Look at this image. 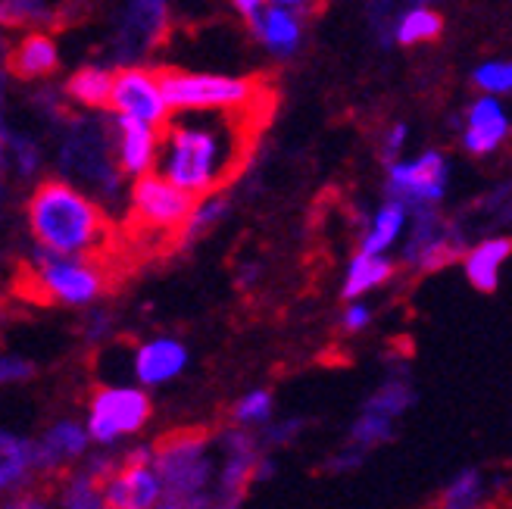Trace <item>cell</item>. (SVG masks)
Masks as SVG:
<instances>
[{"label": "cell", "instance_id": "20", "mask_svg": "<svg viewBox=\"0 0 512 509\" xmlns=\"http://www.w3.org/2000/svg\"><path fill=\"white\" fill-rule=\"evenodd\" d=\"M250 29L272 50V54L291 57L300 47V19L288 7H269L266 13L260 10L250 19Z\"/></svg>", "mask_w": 512, "mask_h": 509}, {"label": "cell", "instance_id": "24", "mask_svg": "<svg viewBox=\"0 0 512 509\" xmlns=\"http://www.w3.org/2000/svg\"><path fill=\"white\" fill-rule=\"evenodd\" d=\"M57 506L60 509H107L104 503V481H97L94 475H88L82 466L75 469L57 494Z\"/></svg>", "mask_w": 512, "mask_h": 509}, {"label": "cell", "instance_id": "18", "mask_svg": "<svg viewBox=\"0 0 512 509\" xmlns=\"http://www.w3.org/2000/svg\"><path fill=\"white\" fill-rule=\"evenodd\" d=\"M60 69V50L57 41L47 32H29L13 44V50L4 54V72L16 75V79H44Z\"/></svg>", "mask_w": 512, "mask_h": 509}, {"label": "cell", "instance_id": "28", "mask_svg": "<svg viewBox=\"0 0 512 509\" xmlns=\"http://www.w3.org/2000/svg\"><path fill=\"white\" fill-rule=\"evenodd\" d=\"M413 403H416V394H413V388H409V381L403 375H394L366 400L363 410L388 416V419H400Z\"/></svg>", "mask_w": 512, "mask_h": 509}, {"label": "cell", "instance_id": "43", "mask_svg": "<svg viewBox=\"0 0 512 509\" xmlns=\"http://www.w3.org/2000/svg\"><path fill=\"white\" fill-rule=\"evenodd\" d=\"M306 4H310V0H275V7H288V10H300Z\"/></svg>", "mask_w": 512, "mask_h": 509}, {"label": "cell", "instance_id": "42", "mask_svg": "<svg viewBox=\"0 0 512 509\" xmlns=\"http://www.w3.org/2000/svg\"><path fill=\"white\" fill-rule=\"evenodd\" d=\"M232 4H235V10H238V13H244V16H247V22H250L256 13L263 10L266 0H232Z\"/></svg>", "mask_w": 512, "mask_h": 509}, {"label": "cell", "instance_id": "25", "mask_svg": "<svg viewBox=\"0 0 512 509\" xmlns=\"http://www.w3.org/2000/svg\"><path fill=\"white\" fill-rule=\"evenodd\" d=\"M444 32L441 16L428 10V7H413L406 10L397 22H394V38L403 47H416V44H428Z\"/></svg>", "mask_w": 512, "mask_h": 509}, {"label": "cell", "instance_id": "6", "mask_svg": "<svg viewBox=\"0 0 512 509\" xmlns=\"http://www.w3.org/2000/svg\"><path fill=\"white\" fill-rule=\"evenodd\" d=\"M153 416V400L135 385H104L88 400L85 428L91 447H119L122 441L141 435Z\"/></svg>", "mask_w": 512, "mask_h": 509}, {"label": "cell", "instance_id": "15", "mask_svg": "<svg viewBox=\"0 0 512 509\" xmlns=\"http://www.w3.org/2000/svg\"><path fill=\"white\" fill-rule=\"evenodd\" d=\"M113 147H116V163L122 175H141L150 172L153 157H157V129L147 122H138L132 116L110 119Z\"/></svg>", "mask_w": 512, "mask_h": 509}, {"label": "cell", "instance_id": "27", "mask_svg": "<svg viewBox=\"0 0 512 509\" xmlns=\"http://www.w3.org/2000/svg\"><path fill=\"white\" fill-rule=\"evenodd\" d=\"M272 419H275V397L269 388H253V391L241 394L232 406V425H238V428L260 431Z\"/></svg>", "mask_w": 512, "mask_h": 509}, {"label": "cell", "instance_id": "34", "mask_svg": "<svg viewBox=\"0 0 512 509\" xmlns=\"http://www.w3.org/2000/svg\"><path fill=\"white\" fill-rule=\"evenodd\" d=\"M7 157L16 163V175L19 178H29L35 175L38 163H41V150L32 138L25 135H7Z\"/></svg>", "mask_w": 512, "mask_h": 509}, {"label": "cell", "instance_id": "4", "mask_svg": "<svg viewBox=\"0 0 512 509\" xmlns=\"http://www.w3.org/2000/svg\"><path fill=\"white\" fill-rule=\"evenodd\" d=\"M16 288L41 303H63V307H85L97 300L107 288V272H100L91 263L69 260L63 253L38 247L32 260H22L16 275Z\"/></svg>", "mask_w": 512, "mask_h": 509}, {"label": "cell", "instance_id": "33", "mask_svg": "<svg viewBox=\"0 0 512 509\" xmlns=\"http://www.w3.org/2000/svg\"><path fill=\"white\" fill-rule=\"evenodd\" d=\"M303 428H306V422L303 419H297V416H288V419H272L269 425H263L260 428V444H263V450H278V447H288V444H294L300 435H303Z\"/></svg>", "mask_w": 512, "mask_h": 509}, {"label": "cell", "instance_id": "37", "mask_svg": "<svg viewBox=\"0 0 512 509\" xmlns=\"http://www.w3.org/2000/svg\"><path fill=\"white\" fill-rule=\"evenodd\" d=\"M82 335L88 344H100V341H107L113 335V316L107 310H94L85 316L82 322Z\"/></svg>", "mask_w": 512, "mask_h": 509}, {"label": "cell", "instance_id": "9", "mask_svg": "<svg viewBox=\"0 0 512 509\" xmlns=\"http://www.w3.org/2000/svg\"><path fill=\"white\" fill-rule=\"evenodd\" d=\"M169 29V4L166 0H128L125 13L116 25L110 57L116 63H128L144 57L150 47H157Z\"/></svg>", "mask_w": 512, "mask_h": 509}, {"label": "cell", "instance_id": "7", "mask_svg": "<svg viewBox=\"0 0 512 509\" xmlns=\"http://www.w3.org/2000/svg\"><path fill=\"white\" fill-rule=\"evenodd\" d=\"M153 469L160 475L163 494H203L213 488L216 453L203 431H182V435H172L163 444H157Z\"/></svg>", "mask_w": 512, "mask_h": 509}, {"label": "cell", "instance_id": "16", "mask_svg": "<svg viewBox=\"0 0 512 509\" xmlns=\"http://www.w3.org/2000/svg\"><path fill=\"white\" fill-rule=\"evenodd\" d=\"M163 485L153 466H119L104 481L107 509H150L160 500Z\"/></svg>", "mask_w": 512, "mask_h": 509}, {"label": "cell", "instance_id": "30", "mask_svg": "<svg viewBox=\"0 0 512 509\" xmlns=\"http://www.w3.org/2000/svg\"><path fill=\"white\" fill-rule=\"evenodd\" d=\"M54 13L47 10L44 0H0V25L16 29V25H41L50 22Z\"/></svg>", "mask_w": 512, "mask_h": 509}, {"label": "cell", "instance_id": "12", "mask_svg": "<svg viewBox=\"0 0 512 509\" xmlns=\"http://www.w3.org/2000/svg\"><path fill=\"white\" fill-rule=\"evenodd\" d=\"M88 450H91V438H88L85 422L63 416L57 422H50L41 431V438H35L38 472L50 475V472H60L72 463H82Z\"/></svg>", "mask_w": 512, "mask_h": 509}, {"label": "cell", "instance_id": "11", "mask_svg": "<svg viewBox=\"0 0 512 509\" xmlns=\"http://www.w3.org/2000/svg\"><path fill=\"white\" fill-rule=\"evenodd\" d=\"M463 250H466L463 238H459L453 228L441 225V219L431 213V207L416 210V225H413V235H409V244H406L409 263L425 272L441 269V266L453 263Z\"/></svg>", "mask_w": 512, "mask_h": 509}, {"label": "cell", "instance_id": "2", "mask_svg": "<svg viewBox=\"0 0 512 509\" xmlns=\"http://www.w3.org/2000/svg\"><path fill=\"white\" fill-rule=\"evenodd\" d=\"M25 216H29L32 238L44 250L91 263L107 275L122 263L119 228L107 219L97 200L63 178L38 182L29 194Z\"/></svg>", "mask_w": 512, "mask_h": 509}, {"label": "cell", "instance_id": "39", "mask_svg": "<svg viewBox=\"0 0 512 509\" xmlns=\"http://www.w3.org/2000/svg\"><path fill=\"white\" fill-rule=\"evenodd\" d=\"M0 509H47V500L35 491H16L0 497Z\"/></svg>", "mask_w": 512, "mask_h": 509}, {"label": "cell", "instance_id": "22", "mask_svg": "<svg viewBox=\"0 0 512 509\" xmlns=\"http://www.w3.org/2000/svg\"><path fill=\"white\" fill-rule=\"evenodd\" d=\"M406 219H409V207L391 197L372 216L366 235H363V250L360 253H384V250H391L400 241V235L406 232Z\"/></svg>", "mask_w": 512, "mask_h": 509}, {"label": "cell", "instance_id": "26", "mask_svg": "<svg viewBox=\"0 0 512 509\" xmlns=\"http://www.w3.org/2000/svg\"><path fill=\"white\" fill-rule=\"evenodd\" d=\"M203 203H197L194 207V213H191V219H188V225H185V232H182V250L185 247H191V244H197L203 235H210L213 228L225 219V213H228V197H225V191H216V194H207V197H200Z\"/></svg>", "mask_w": 512, "mask_h": 509}, {"label": "cell", "instance_id": "14", "mask_svg": "<svg viewBox=\"0 0 512 509\" xmlns=\"http://www.w3.org/2000/svg\"><path fill=\"white\" fill-rule=\"evenodd\" d=\"M512 132V119L500 97L481 94L466 113V129H463V147L475 157H488L503 147V141Z\"/></svg>", "mask_w": 512, "mask_h": 509}, {"label": "cell", "instance_id": "10", "mask_svg": "<svg viewBox=\"0 0 512 509\" xmlns=\"http://www.w3.org/2000/svg\"><path fill=\"white\" fill-rule=\"evenodd\" d=\"M110 110L119 116H132L147 125H163L166 119V100L157 82V72L141 69V66H125L113 72V94H110Z\"/></svg>", "mask_w": 512, "mask_h": 509}, {"label": "cell", "instance_id": "23", "mask_svg": "<svg viewBox=\"0 0 512 509\" xmlns=\"http://www.w3.org/2000/svg\"><path fill=\"white\" fill-rule=\"evenodd\" d=\"M391 275H394V263L384 257V253H360V257H353V263L347 266L344 300H356L381 288Z\"/></svg>", "mask_w": 512, "mask_h": 509}, {"label": "cell", "instance_id": "1", "mask_svg": "<svg viewBox=\"0 0 512 509\" xmlns=\"http://www.w3.org/2000/svg\"><path fill=\"white\" fill-rule=\"evenodd\" d=\"M272 110L275 97L228 110H178L157 125L153 166L194 197L225 191L250 166Z\"/></svg>", "mask_w": 512, "mask_h": 509}, {"label": "cell", "instance_id": "31", "mask_svg": "<svg viewBox=\"0 0 512 509\" xmlns=\"http://www.w3.org/2000/svg\"><path fill=\"white\" fill-rule=\"evenodd\" d=\"M484 494V481L475 469L459 472L447 491H444V509H475Z\"/></svg>", "mask_w": 512, "mask_h": 509}, {"label": "cell", "instance_id": "36", "mask_svg": "<svg viewBox=\"0 0 512 509\" xmlns=\"http://www.w3.org/2000/svg\"><path fill=\"white\" fill-rule=\"evenodd\" d=\"M366 453H369V450H363V447H356V444L347 441L338 453H331V456H328L325 469H328L331 475H347V472L360 469V466L366 463Z\"/></svg>", "mask_w": 512, "mask_h": 509}, {"label": "cell", "instance_id": "41", "mask_svg": "<svg viewBox=\"0 0 512 509\" xmlns=\"http://www.w3.org/2000/svg\"><path fill=\"white\" fill-rule=\"evenodd\" d=\"M278 475V463L272 460V453L263 450L260 453V460L253 463V485H269V481Z\"/></svg>", "mask_w": 512, "mask_h": 509}, {"label": "cell", "instance_id": "40", "mask_svg": "<svg viewBox=\"0 0 512 509\" xmlns=\"http://www.w3.org/2000/svg\"><path fill=\"white\" fill-rule=\"evenodd\" d=\"M406 138H409V129L403 122H397V125H391V132L384 135V157H388L391 163L400 157V150H403V144H406Z\"/></svg>", "mask_w": 512, "mask_h": 509}, {"label": "cell", "instance_id": "44", "mask_svg": "<svg viewBox=\"0 0 512 509\" xmlns=\"http://www.w3.org/2000/svg\"><path fill=\"white\" fill-rule=\"evenodd\" d=\"M0 129H4V66H0Z\"/></svg>", "mask_w": 512, "mask_h": 509}, {"label": "cell", "instance_id": "38", "mask_svg": "<svg viewBox=\"0 0 512 509\" xmlns=\"http://www.w3.org/2000/svg\"><path fill=\"white\" fill-rule=\"evenodd\" d=\"M369 322H372V310L366 307V303H360V300H350V303H347V310H344V316H341L344 332H350V335H356V332H366Z\"/></svg>", "mask_w": 512, "mask_h": 509}, {"label": "cell", "instance_id": "3", "mask_svg": "<svg viewBox=\"0 0 512 509\" xmlns=\"http://www.w3.org/2000/svg\"><path fill=\"white\" fill-rule=\"evenodd\" d=\"M60 172L85 185L100 203H116L122 194V169L116 163V147L110 119H69L60 141Z\"/></svg>", "mask_w": 512, "mask_h": 509}, {"label": "cell", "instance_id": "19", "mask_svg": "<svg viewBox=\"0 0 512 509\" xmlns=\"http://www.w3.org/2000/svg\"><path fill=\"white\" fill-rule=\"evenodd\" d=\"M512 257V241L509 238H484L475 244L466 257H463V272L466 282L484 294H491L500 285V272L506 260Z\"/></svg>", "mask_w": 512, "mask_h": 509}, {"label": "cell", "instance_id": "21", "mask_svg": "<svg viewBox=\"0 0 512 509\" xmlns=\"http://www.w3.org/2000/svg\"><path fill=\"white\" fill-rule=\"evenodd\" d=\"M110 94H113V69L107 66H82L66 82V97L72 104H82L91 110H110Z\"/></svg>", "mask_w": 512, "mask_h": 509}, {"label": "cell", "instance_id": "35", "mask_svg": "<svg viewBox=\"0 0 512 509\" xmlns=\"http://www.w3.org/2000/svg\"><path fill=\"white\" fill-rule=\"evenodd\" d=\"M38 372V366L29 360V356H19V353H4L0 350V388H10V385H25L32 381Z\"/></svg>", "mask_w": 512, "mask_h": 509}, {"label": "cell", "instance_id": "5", "mask_svg": "<svg viewBox=\"0 0 512 509\" xmlns=\"http://www.w3.org/2000/svg\"><path fill=\"white\" fill-rule=\"evenodd\" d=\"M169 110H228L275 97L260 75H194L182 69H153Z\"/></svg>", "mask_w": 512, "mask_h": 509}, {"label": "cell", "instance_id": "29", "mask_svg": "<svg viewBox=\"0 0 512 509\" xmlns=\"http://www.w3.org/2000/svg\"><path fill=\"white\" fill-rule=\"evenodd\" d=\"M394 438V419L388 416H378V413H369L363 410L356 416V422L350 425V444L363 447V450H375L381 444H388Z\"/></svg>", "mask_w": 512, "mask_h": 509}, {"label": "cell", "instance_id": "13", "mask_svg": "<svg viewBox=\"0 0 512 509\" xmlns=\"http://www.w3.org/2000/svg\"><path fill=\"white\" fill-rule=\"evenodd\" d=\"M188 363L191 353L178 338H150L132 356V375L141 388H160L182 375Z\"/></svg>", "mask_w": 512, "mask_h": 509}, {"label": "cell", "instance_id": "8", "mask_svg": "<svg viewBox=\"0 0 512 509\" xmlns=\"http://www.w3.org/2000/svg\"><path fill=\"white\" fill-rule=\"evenodd\" d=\"M450 166L438 150H425L416 160L391 163L388 169V188L391 197L406 203V207H434L447 194Z\"/></svg>", "mask_w": 512, "mask_h": 509}, {"label": "cell", "instance_id": "32", "mask_svg": "<svg viewBox=\"0 0 512 509\" xmlns=\"http://www.w3.org/2000/svg\"><path fill=\"white\" fill-rule=\"evenodd\" d=\"M472 82L481 94L506 97L512 94V60H488L472 72Z\"/></svg>", "mask_w": 512, "mask_h": 509}, {"label": "cell", "instance_id": "17", "mask_svg": "<svg viewBox=\"0 0 512 509\" xmlns=\"http://www.w3.org/2000/svg\"><path fill=\"white\" fill-rule=\"evenodd\" d=\"M35 478H41L35 460V438H25L19 431L0 425V497L29 491Z\"/></svg>", "mask_w": 512, "mask_h": 509}]
</instances>
